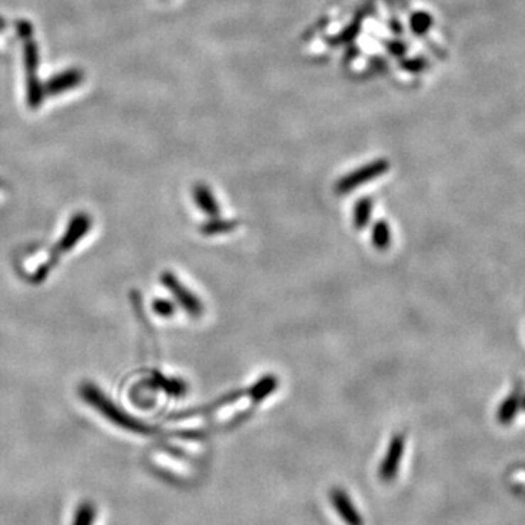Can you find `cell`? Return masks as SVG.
<instances>
[{
    "instance_id": "1",
    "label": "cell",
    "mask_w": 525,
    "mask_h": 525,
    "mask_svg": "<svg viewBox=\"0 0 525 525\" xmlns=\"http://www.w3.org/2000/svg\"><path fill=\"white\" fill-rule=\"evenodd\" d=\"M389 170H390V162L386 159L372 161V162L367 163L365 167L357 168L353 173H349L343 178H340L336 183L335 191L337 193V195H347V193L356 190L359 185L367 184V183L381 177Z\"/></svg>"
},
{
    "instance_id": "2",
    "label": "cell",
    "mask_w": 525,
    "mask_h": 525,
    "mask_svg": "<svg viewBox=\"0 0 525 525\" xmlns=\"http://www.w3.org/2000/svg\"><path fill=\"white\" fill-rule=\"evenodd\" d=\"M162 283L165 285V286H167L170 291H171V293L175 296V299L178 301V303H180V305L190 314V315H193V317H200L202 314H203V311H205V307H203V303H202V301L196 296V295H193L177 278H175V276L173 274V273H170V271H167V273H163L162 274Z\"/></svg>"
},
{
    "instance_id": "3",
    "label": "cell",
    "mask_w": 525,
    "mask_h": 525,
    "mask_svg": "<svg viewBox=\"0 0 525 525\" xmlns=\"http://www.w3.org/2000/svg\"><path fill=\"white\" fill-rule=\"evenodd\" d=\"M403 454H404V436L403 435H396L391 442L389 451H386L381 465H379V477L382 482L390 483L394 480V477L399 473L400 468V462L403 460Z\"/></svg>"
},
{
    "instance_id": "4",
    "label": "cell",
    "mask_w": 525,
    "mask_h": 525,
    "mask_svg": "<svg viewBox=\"0 0 525 525\" xmlns=\"http://www.w3.org/2000/svg\"><path fill=\"white\" fill-rule=\"evenodd\" d=\"M331 504L337 515L345 521L346 525H364V518L359 515L349 494L342 487H335L330 493Z\"/></svg>"
},
{
    "instance_id": "5",
    "label": "cell",
    "mask_w": 525,
    "mask_h": 525,
    "mask_svg": "<svg viewBox=\"0 0 525 525\" xmlns=\"http://www.w3.org/2000/svg\"><path fill=\"white\" fill-rule=\"evenodd\" d=\"M193 199H195V203L205 215L212 217L219 215V205L213 196L212 190L206 184L199 183L195 185V188H193Z\"/></svg>"
},
{
    "instance_id": "6",
    "label": "cell",
    "mask_w": 525,
    "mask_h": 525,
    "mask_svg": "<svg viewBox=\"0 0 525 525\" xmlns=\"http://www.w3.org/2000/svg\"><path fill=\"white\" fill-rule=\"evenodd\" d=\"M247 391L245 390H238V391H232V393H229V394H227V396H222V397H220V399H217L216 401H213V403H210V404H206V406H203V407H195V408H193V410H185V411H181V413H178V414H175V416L174 418H177V419H181V418H188V416H193V414H203V413H209V411H213V410H216V408H219V407H222V406H227V404H229V403H234V401H237L238 399H241L244 394H245Z\"/></svg>"
},
{
    "instance_id": "7",
    "label": "cell",
    "mask_w": 525,
    "mask_h": 525,
    "mask_svg": "<svg viewBox=\"0 0 525 525\" xmlns=\"http://www.w3.org/2000/svg\"><path fill=\"white\" fill-rule=\"evenodd\" d=\"M278 384L279 381L274 375H266L260 381H257L247 393L254 403H260L261 400H264L267 396H270L276 389H278Z\"/></svg>"
},
{
    "instance_id": "8",
    "label": "cell",
    "mask_w": 525,
    "mask_h": 525,
    "mask_svg": "<svg viewBox=\"0 0 525 525\" xmlns=\"http://www.w3.org/2000/svg\"><path fill=\"white\" fill-rule=\"evenodd\" d=\"M372 207H374V202L369 197H364L356 203L354 212H353V220H354L356 229H364L368 227L369 220H371V215H372Z\"/></svg>"
},
{
    "instance_id": "9",
    "label": "cell",
    "mask_w": 525,
    "mask_h": 525,
    "mask_svg": "<svg viewBox=\"0 0 525 525\" xmlns=\"http://www.w3.org/2000/svg\"><path fill=\"white\" fill-rule=\"evenodd\" d=\"M371 239H372L374 247L379 251H384L390 247L391 229H390V225L386 224V220H378V222L374 225Z\"/></svg>"
},
{
    "instance_id": "10",
    "label": "cell",
    "mask_w": 525,
    "mask_h": 525,
    "mask_svg": "<svg viewBox=\"0 0 525 525\" xmlns=\"http://www.w3.org/2000/svg\"><path fill=\"white\" fill-rule=\"evenodd\" d=\"M521 408V399L516 394H511L497 410V421L502 425H509Z\"/></svg>"
},
{
    "instance_id": "11",
    "label": "cell",
    "mask_w": 525,
    "mask_h": 525,
    "mask_svg": "<svg viewBox=\"0 0 525 525\" xmlns=\"http://www.w3.org/2000/svg\"><path fill=\"white\" fill-rule=\"evenodd\" d=\"M239 225L238 220H231V219H213L210 222H206L200 231L203 232V235L207 237H213V235H220V234H227L234 231L237 227Z\"/></svg>"
},
{
    "instance_id": "12",
    "label": "cell",
    "mask_w": 525,
    "mask_h": 525,
    "mask_svg": "<svg viewBox=\"0 0 525 525\" xmlns=\"http://www.w3.org/2000/svg\"><path fill=\"white\" fill-rule=\"evenodd\" d=\"M156 385H159L167 394L177 399H181L188 391V385L177 378H165L162 375H156Z\"/></svg>"
},
{
    "instance_id": "13",
    "label": "cell",
    "mask_w": 525,
    "mask_h": 525,
    "mask_svg": "<svg viewBox=\"0 0 525 525\" xmlns=\"http://www.w3.org/2000/svg\"><path fill=\"white\" fill-rule=\"evenodd\" d=\"M431 22H432L431 16L428 13L421 12V13H414L411 16L410 25H411V30L414 33H416V34H423V33H426L429 30Z\"/></svg>"
},
{
    "instance_id": "14",
    "label": "cell",
    "mask_w": 525,
    "mask_h": 525,
    "mask_svg": "<svg viewBox=\"0 0 525 525\" xmlns=\"http://www.w3.org/2000/svg\"><path fill=\"white\" fill-rule=\"evenodd\" d=\"M359 30H361V26H359L357 22L354 23H350L349 26H346V28L336 37L335 40V44H346V43H350L356 38Z\"/></svg>"
},
{
    "instance_id": "15",
    "label": "cell",
    "mask_w": 525,
    "mask_h": 525,
    "mask_svg": "<svg viewBox=\"0 0 525 525\" xmlns=\"http://www.w3.org/2000/svg\"><path fill=\"white\" fill-rule=\"evenodd\" d=\"M153 310L155 313L159 315V317H173V314L175 313V305L173 302L170 301H165V299H158L155 301V305H153Z\"/></svg>"
},
{
    "instance_id": "16",
    "label": "cell",
    "mask_w": 525,
    "mask_h": 525,
    "mask_svg": "<svg viewBox=\"0 0 525 525\" xmlns=\"http://www.w3.org/2000/svg\"><path fill=\"white\" fill-rule=\"evenodd\" d=\"M95 518V511L92 509L91 505H82L79 508V511L76 512V518H75V525H90L88 519Z\"/></svg>"
},
{
    "instance_id": "17",
    "label": "cell",
    "mask_w": 525,
    "mask_h": 525,
    "mask_svg": "<svg viewBox=\"0 0 525 525\" xmlns=\"http://www.w3.org/2000/svg\"><path fill=\"white\" fill-rule=\"evenodd\" d=\"M425 60L423 59H419V58H416V59H410V60H406L404 63H403V67L406 69V70H408V72H421L423 67H425Z\"/></svg>"
},
{
    "instance_id": "18",
    "label": "cell",
    "mask_w": 525,
    "mask_h": 525,
    "mask_svg": "<svg viewBox=\"0 0 525 525\" xmlns=\"http://www.w3.org/2000/svg\"><path fill=\"white\" fill-rule=\"evenodd\" d=\"M386 45H389V50L394 54V56H403L404 51H406L404 44L400 43V41H390Z\"/></svg>"
},
{
    "instance_id": "19",
    "label": "cell",
    "mask_w": 525,
    "mask_h": 525,
    "mask_svg": "<svg viewBox=\"0 0 525 525\" xmlns=\"http://www.w3.org/2000/svg\"><path fill=\"white\" fill-rule=\"evenodd\" d=\"M521 408L525 411V396L521 399Z\"/></svg>"
}]
</instances>
